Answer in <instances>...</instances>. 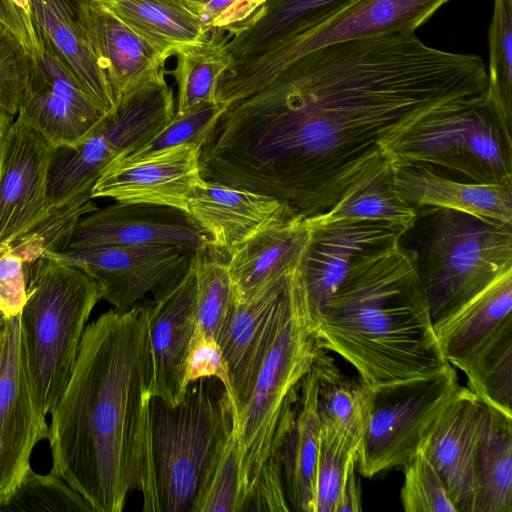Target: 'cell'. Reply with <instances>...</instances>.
Wrapping results in <instances>:
<instances>
[{
    "label": "cell",
    "instance_id": "obj_1",
    "mask_svg": "<svg viewBox=\"0 0 512 512\" xmlns=\"http://www.w3.org/2000/svg\"><path fill=\"white\" fill-rule=\"evenodd\" d=\"M487 86L480 56L429 46L414 31L328 44L224 104L200 148L201 176L309 218L389 176L415 126Z\"/></svg>",
    "mask_w": 512,
    "mask_h": 512
},
{
    "label": "cell",
    "instance_id": "obj_2",
    "mask_svg": "<svg viewBox=\"0 0 512 512\" xmlns=\"http://www.w3.org/2000/svg\"><path fill=\"white\" fill-rule=\"evenodd\" d=\"M146 307L112 309L86 326L71 377L50 411L51 473L93 512L123 511L140 488L151 397Z\"/></svg>",
    "mask_w": 512,
    "mask_h": 512
},
{
    "label": "cell",
    "instance_id": "obj_3",
    "mask_svg": "<svg viewBox=\"0 0 512 512\" xmlns=\"http://www.w3.org/2000/svg\"><path fill=\"white\" fill-rule=\"evenodd\" d=\"M321 349L351 364L373 391L450 364L436 339L417 251L395 241L359 257L316 317Z\"/></svg>",
    "mask_w": 512,
    "mask_h": 512
},
{
    "label": "cell",
    "instance_id": "obj_4",
    "mask_svg": "<svg viewBox=\"0 0 512 512\" xmlns=\"http://www.w3.org/2000/svg\"><path fill=\"white\" fill-rule=\"evenodd\" d=\"M234 426L232 401L215 377L190 382L175 406L150 397L142 443V511L197 512Z\"/></svg>",
    "mask_w": 512,
    "mask_h": 512
},
{
    "label": "cell",
    "instance_id": "obj_5",
    "mask_svg": "<svg viewBox=\"0 0 512 512\" xmlns=\"http://www.w3.org/2000/svg\"><path fill=\"white\" fill-rule=\"evenodd\" d=\"M304 253L288 275L287 299L279 328L251 397L235 419L244 501L263 463L281 449L293 425L301 383L321 349L304 279Z\"/></svg>",
    "mask_w": 512,
    "mask_h": 512
},
{
    "label": "cell",
    "instance_id": "obj_6",
    "mask_svg": "<svg viewBox=\"0 0 512 512\" xmlns=\"http://www.w3.org/2000/svg\"><path fill=\"white\" fill-rule=\"evenodd\" d=\"M27 267L21 338L30 386L46 416L71 377L86 323L102 298L96 281L75 265L41 257Z\"/></svg>",
    "mask_w": 512,
    "mask_h": 512
},
{
    "label": "cell",
    "instance_id": "obj_7",
    "mask_svg": "<svg viewBox=\"0 0 512 512\" xmlns=\"http://www.w3.org/2000/svg\"><path fill=\"white\" fill-rule=\"evenodd\" d=\"M511 128L486 90L415 126L394 148L393 167L436 166L470 182L512 187Z\"/></svg>",
    "mask_w": 512,
    "mask_h": 512
},
{
    "label": "cell",
    "instance_id": "obj_8",
    "mask_svg": "<svg viewBox=\"0 0 512 512\" xmlns=\"http://www.w3.org/2000/svg\"><path fill=\"white\" fill-rule=\"evenodd\" d=\"M417 255L420 279L435 323L512 267V226L434 208Z\"/></svg>",
    "mask_w": 512,
    "mask_h": 512
},
{
    "label": "cell",
    "instance_id": "obj_9",
    "mask_svg": "<svg viewBox=\"0 0 512 512\" xmlns=\"http://www.w3.org/2000/svg\"><path fill=\"white\" fill-rule=\"evenodd\" d=\"M174 114L173 91L163 68L121 97L82 145L57 149L49 176V206L91 192L114 160L147 143Z\"/></svg>",
    "mask_w": 512,
    "mask_h": 512
},
{
    "label": "cell",
    "instance_id": "obj_10",
    "mask_svg": "<svg viewBox=\"0 0 512 512\" xmlns=\"http://www.w3.org/2000/svg\"><path fill=\"white\" fill-rule=\"evenodd\" d=\"M450 0H356L315 28L269 53L232 64L221 76L216 99L226 103L246 94L293 59L335 42L414 31Z\"/></svg>",
    "mask_w": 512,
    "mask_h": 512
},
{
    "label": "cell",
    "instance_id": "obj_11",
    "mask_svg": "<svg viewBox=\"0 0 512 512\" xmlns=\"http://www.w3.org/2000/svg\"><path fill=\"white\" fill-rule=\"evenodd\" d=\"M458 386L456 369L449 365L430 377L374 391L356 470L371 478L413 458Z\"/></svg>",
    "mask_w": 512,
    "mask_h": 512
},
{
    "label": "cell",
    "instance_id": "obj_12",
    "mask_svg": "<svg viewBox=\"0 0 512 512\" xmlns=\"http://www.w3.org/2000/svg\"><path fill=\"white\" fill-rule=\"evenodd\" d=\"M56 151L18 112L0 144V256L46 216Z\"/></svg>",
    "mask_w": 512,
    "mask_h": 512
},
{
    "label": "cell",
    "instance_id": "obj_13",
    "mask_svg": "<svg viewBox=\"0 0 512 512\" xmlns=\"http://www.w3.org/2000/svg\"><path fill=\"white\" fill-rule=\"evenodd\" d=\"M193 255L170 245L104 246L50 253L75 265L98 284L101 298L117 311H127L147 293L166 295L185 275Z\"/></svg>",
    "mask_w": 512,
    "mask_h": 512
},
{
    "label": "cell",
    "instance_id": "obj_14",
    "mask_svg": "<svg viewBox=\"0 0 512 512\" xmlns=\"http://www.w3.org/2000/svg\"><path fill=\"white\" fill-rule=\"evenodd\" d=\"M48 436L49 426L28 378L20 314L4 317L0 360V508L31 468L34 447Z\"/></svg>",
    "mask_w": 512,
    "mask_h": 512
},
{
    "label": "cell",
    "instance_id": "obj_15",
    "mask_svg": "<svg viewBox=\"0 0 512 512\" xmlns=\"http://www.w3.org/2000/svg\"><path fill=\"white\" fill-rule=\"evenodd\" d=\"M36 29L38 46L32 54L35 68L19 112L53 147L75 149L98 129L108 111L83 89L49 39Z\"/></svg>",
    "mask_w": 512,
    "mask_h": 512
},
{
    "label": "cell",
    "instance_id": "obj_16",
    "mask_svg": "<svg viewBox=\"0 0 512 512\" xmlns=\"http://www.w3.org/2000/svg\"><path fill=\"white\" fill-rule=\"evenodd\" d=\"M207 244V236L185 211L163 205L116 201L82 216L65 251L104 246L170 245L194 255Z\"/></svg>",
    "mask_w": 512,
    "mask_h": 512
},
{
    "label": "cell",
    "instance_id": "obj_17",
    "mask_svg": "<svg viewBox=\"0 0 512 512\" xmlns=\"http://www.w3.org/2000/svg\"><path fill=\"white\" fill-rule=\"evenodd\" d=\"M512 267L454 312L433 323L441 352L469 375L484 359L512 345Z\"/></svg>",
    "mask_w": 512,
    "mask_h": 512
},
{
    "label": "cell",
    "instance_id": "obj_18",
    "mask_svg": "<svg viewBox=\"0 0 512 512\" xmlns=\"http://www.w3.org/2000/svg\"><path fill=\"white\" fill-rule=\"evenodd\" d=\"M200 147L182 144L135 161L114 160L95 182L91 198L149 203L186 212L187 203L204 180Z\"/></svg>",
    "mask_w": 512,
    "mask_h": 512
},
{
    "label": "cell",
    "instance_id": "obj_19",
    "mask_svg": "<svg viewBox=\"0 0 512 512\" xmlns=\"http://www.w3.org/2000/svg\"><path fill=\"white\" fill-rule=\"evenodd\" d=\"M305 224L308 239L303 258L304 279L316 317L359 257L401 241L406 233L391 223L368 219Z\"/></svg>",
    "mask_w": 512,
    "mask_h": 512
},
{
    "label": "cell",
    "instance_id": "obj_20",
    "mask_svg": "<svg viewBox=\"0 0 512 512\" xmlns=\"http://www.w3.org/2000/svg\"><path fill=\"white\" fill-rule=\"evenodd\" d=\"M290 271L253 301L240 302L234 298L217 338L230 376L235 419L251 397L260 368L279 328Z\"/></svg>",
    "mask_w": 512,
    "mask_h": 512
},
{
    "label": "cell",
    "instance_id": "obj_21",
    "mask_svg": "<svg viewBox=\"0 0 512 512\" xmlns=\"http://www.w3.org/2000/svg\"><path fill=\"white\" fill-rule=\"evenodd\" d=\"M145 307L152 360L151 397L175 406L186 391V363L196 329V281L191 265L166 295Z\"/></svg>",
    "mask_w": 512,
    "mask_h": 512
},
{
    "label": "cell",
    "instance_id": "obj_22",
    "mask_svg": "<svg viewBox=\"0 0 512 512\" xmlns=\"http://www.w3.org/2000/svg\"><path fill=\"white\" fill-rule=\"evenodd\" d=\"M484 408L472 391L459 385L420 448L443 480L458 512H472Z\"/></svg>",
    "mask_w": 512,
    "mask_h": 512
},
{
    "label": "cell",
    "instance_id": "obj_23",
    "mask_svg": "<svg viewBox=\"0 0 512 512\" xmlns=\"http://www.w3.org/2000/svg\"><path fill=\"white\" fill-rule=\"evenodd\" d=\"M186 213L227 260L257 232L297 216L270 196L207 181L195 189Z\"/></svg>",
    "mask_w": 512,
    "mask_h": 512
},
{
    "label": "cell",
    "instance_id": "obj_24",
    "mask_svg": "<svg viewBox=\"0 0 512 512\" xmlns=\"http://www.w3.org/2000/svg\"><path fill=\"white\" fill-rule=\"evenodd\" d=\"M392 190L411 206L463 212L483 221L512 226V187L461 182L426 165L392 168Z\"/></svg>",
    "mask_w": 512,
    "mask_h": 512
},
{
    "label": "cell",
    "instance_id": "obj_25",
    "mask_svg": "<svg viewBox=\"0 0 512 512\" xmlns=\"http://www.w3.org/2000/svg\"><path fill=\"white\" fill-rule=\"evenodd\" d=\"M304 219L294 216L262 229L228 258L237 301L250 302L262 296L297 264L308 239Z\"/></svg>",
    "mask_w": 512,
    "mask_h": 512
},
{
    "label": "cell",
    "instance_id": "obj_26",
    "mask_svg": "<svg viewBox=\"0 0 512 512\" xmlns=\"http://www.w3.org/2000/svg\"><path fill=\"white\" fill-rule=\"evenodd\" d=\"M79 22L103 65L115 103L163 69L169 58L94 0Z\"/></svg>",
    "mask_w": 512,
    "mask_h": 512
},
{
    "label": "cell",
    "instance_id": "obj_27",
    "mask_svg": "<svg viewBox=\"0 0 512 512\" xmlns=\"http://www.w3.org/2000/svg\"><path fill=\"white\" fill-rule=\"evenodd\" d=\"M355 1L268 0L247 22L227 37L232 64L269 53L315 28Z\"/></svg>",
    "mask_w": 512,
    "mask_h": 512
},
{
    "label": "cell",
    "instance_id": "obj_28",
    "mask_svg": "<svg viewBox=\"0 0 512 512\" xmlns=\"http://www.w3.org/2000/svg\"><path fill=\"white\" fill-rule=\"evenodd\" d=\"M168 57L214 30L199 0H94Z\"/></svg>",
    "mask_w": 512,
    "mask_h": 512
},
{
    "label": "cell",
    "instance_id": "obj_29",
    "mask_svg": "<svg viewBox=\"0 0 512 512\" xmlns=\"http://www.w3.org/2000/svg\"><path fill=\"white\" fill-rule=\"evenodd\" d=\"M325 351L320 349L314 361L320 430L344 441L358 456L371 418L374 391L359 377L345 375Z\"/></svg>",
    "mask_w": 512,
    "mask_h": 512
},
{
    "label": "cell",
    "instance_id": "obj_30",
    "mask_svg": "<svg viewBox=\"0 0 512 512\" xmlns=\"http://www.w3.org/2000/svg\"><path fill=\"white\" fill-rule=\"evenodd\" d=\"M318 371L304 377L291 429L280 449L286 495L291 510L314 512V476L320 441L317 414Z\"/></svg>",
    "mask_w": 512,
    "mask_h": 512
},
{
    "label": "cell",
    "instance_id": "obj_31",
    "mask_svg": "<svg viewBox=\"0 0 512 512\" xmlns=\"http://www.w3.org/2000/svg\"><path fill=\"white\" fill-rule=\"evenodd\" d=\"M36 26L77 78L83 89L106 111L115 102L106 72L83 25L47 0H30Z\"/></svg>",
    "mask_w": 512,
    "mask_h": 512
},
{
    "label": "cell",
    "instance_id": "obj_32",
    "mask_svg": "<svg viewBox=\"0 0 512 512\" xmlns=\"http://www.w3.org/2000/svg\"><path fill=\"white\" fill-rule=\"evenodd\" d=\"M472 512H512V418L486 405L475 458Z\"/></svg>",
    "mask_w": 512,
    "mask_h": 512
},
{
    "label": "cell",
    "instance_id": "obj_33",
    "mask_svg": "<svg viewBox=\"0 0 512 512\" xmlns=\"http://www.w3.org/2000/svg\"><path fill=\"white\" fill-rule=\"evenodd\" d=\"M214 29L201 43L179 50L172 71L177 84L175 114H183L202 103L216 102L221 76L233 63L227 49V37Z\"/></svg>",
    "mask_w": 512,
    "mask_h": 512
},
{
    "label": "cell",
    "instance_id": "obj_34",
    "mask_svg": "<svg viewBox=\"0 0 512 512\" xmlns=\"http://www.w3.org/2000/svg\"><path fill=\"white\" fill-rule=\"evenodd\" d=\"M190 265L196 281V330L217 341L235 298L227 259L207 244Z\"/></svg>",
    "mask_w": 512,
    "mask_h": 512
},
{
    "label": "cell",
    "instance_id": "obj_35",
    "mask_svg": "<svg viewBox=\"0 0 512 512\" xmlns=\"http://www.w3.org/2000/svg\"><path fill=\"white\" fill-rule=\"evenodd\" d=\"M390 177L375 179L342 198L324 213L305 218L309 224H325L342 219H368L391 223L405 232L417 220L415 208L402 200L390 186Z\"/></svg>",
    "mask_w": 512,
    "mask_h": 512
},
{
    "label": "cell",
    "instance_id": "obj_36",
    "mask_svg": "<svg viewBox=\"0 0 512 512\" xmlns=\"http://www.w3.org/2000/svg\"><path fill=\"white\" fill-rule=\"evenodd\" d=\"M488 39L487 93L512 121V0H494Z\"/></svg>",
    "mask_w": 512,
    "mask_h": 512
},
{
    "label": "cell",
    "instance_id": "obj_37",
    "mask_svg": "<svg viewBox=\"0 0 512 512\" xmlns=\"http://www.w3.org/2000/svg\"><path fill=\"white\" fill-rule=\"evenodd\" d=\"M0 512H93L85 499L61 477L30 468Z\"/></svg>",
    "mask_w": 512,
    "mask_h": 512
},
{
    "label": "cell",
    "instance_id": "obj_38",
    "mask_svg": "<svg viewBox=\"0 0 512 512\" xmlns=\"http://www.w3.org/2000/svg\"><path fill=\"white\" fill-rule=\"evenodd\" d=\"M224 109V105L216 101L202 103L183 114H174L171 121L147 143L116 160L135 161L182 144L201 148Z\"/></svg>",
    "mask_w": 512,
    "mask_h": 512
},
{
    "label": "cell",
    "instance_id": "obj_39",
    "mask_svg": "<svg viewBox=\"0 0 512 512\" xmlns=\"http://www.w3.org/2000/svg\"><path fill=\"white\" fill-rule=\"evenodd\" d=\"M402 468L400 500L406 512H458L443 480L421 450Z\"/></svg>",
    "mask_w": 512,
    "mask_h": 512
},
{
    "label": "cell",
    "instance_id": "obj_40",
    "mask_svg": "<svg viewBox=\"0 0 512 512\" xmlns=\"http://www.w3.org/2000/svg\"><path fill=\"white\" fill-rule=\"evenodd\" d=\"M34 68L31 53L0 21V109L13 117L28 95Z\"/></svg>",
    "mask_w": 512,
    "mask_h": 512
},
{
    "label": "cell",
    "instance_id": "obj_41",
    "mask_svg": "<svg viewBox=\"0 0 512 512\" xmlns=\"http://www.w3.org/2000/svg\"><path fill=\"white\" fill-rule=\"evenodd\" d=\"M240 473L239 446L233 429L206 486L197 512H242L244 493Z\"/></svg>",
    "mask_w": 512,
    "mask_h": 512
},
{
    "label": "cell",
    "instance_id": "obj_42",
    "mask_svg": "<svg viewBox=\"0 0 512 512\" xmlns=\"http://www.w3.org/2000/svg\"><path fill=\"white\" fill-rule=\"evenodd\" d=\"M353 451L344 441L320 430L314 476V512H334L347 461Z\"/></svg>",
    "mask_w": 512,
    "mask_h": 512
},
{
    "label": "cell",
    "instance_id": "obj_43",
    "mask_svg": "<svg viewBox=\"0 0 512 512\" xmlns=\"http://www.w3.org/2000/svg\"><path fill=\"white\" fill-rule=\"evenodd\" d=\"M243 511H291L280 450L261 466L246 494Z\"/></svg>",
    "mask_w": 512,
    "mask_h": 512
},
{
    "label": "cell",
    "instance_id": "obj_44",
    "mask_svg": "<svg viewBox=\"0 0 512 512\" xmlns=\"http://www.w3.org/2000/svg\"><path fill=\"white\" fill-rule=\"evenodd\" d=\"M215 377L226 387L232 401L228 367L217 341L195 329L186 363L185 384L200 378Z\"/></svg>",
    "mask_w": 512,
    "mask_h": 512
},
{
    "label": "cell",
    "instance_id": "obj_45",
    "mask_svg": "<svg viewBox=\"0 0 512 512\" xmlns=\"http://www.w3.org/2000/svg\"><path fill=\"white\" fill-rule=\"evenodd\" d=\"M28 267L16 255L0 256V314L13 317L21 313L27 299Z\"/></svg>",
    "mask_w": 512,
    "mask_h": 512
},
{
    "label": "cell",
    "instance_id": "obj_46",
    "mask_svg": "<svg viewBox=\"0 0 512 512\" xmlns=\"http://www.w3.org/2000/svg\"><path fill=\"white\" fill-rule=\"evenodd\" d=\"M268 0H210L204 7L213 29L231 34Z\"/></svg>",
    "mask_w": 512,
    "mask_h": 512
},
{
    "label": "cell",
    "instance_id": "obj_47",
    "mask_svg": "<svg viewBox=\"0 0 512 512\" xmlns=\"http://www.w3.org/2000/svg\"><path fill=\"white\" fill-rule=\"evenodd\" d=\"M356 463L357 455L353 454L347 461L334 512L362 511L361 489L356 475Z\"/></svg>",
    "mask_w": 512,
    "mask_h": 512
},
{
    "label": "cell",
    "instance_id": "obj_48",
    "mask_svg": "<svg viewBox=\"0 0 512 512\" xmlns=\"http://www.w3.org/2000/svg\"><path fill=\"white\" fill-rule=\"evenodd\" d=\"M0 21L8 27L31 53V41L24 22L10 0H0Z\"/></svg>",
    "mask_w": 512,
    "mask_h": 512
},
{
    "label": "cell",
    "instance_id": "obj_49",
    "mask_svg": "<svg viewBox=\"0 0 512 512\" xmlns=\"http://www.w3.org/2000/svg\"><path fill=\"white\" fill-rule=\"evenodd\" d=\"M20 14L31 41V55L38 46V33L30 9V0H10Z\"/></svg>",
    "mask_w": 512,
    "mask_h": 512
},
{
    "label": "cell",
    "instance_id": "obj_50",
    "mask_svg": "<svg viewBox=\"0 0 512 512\" xmlns=\"http://www.w3.org/2000/svg\"><path fill=\"white\" fill-rule=\"evenodd\" d=\"M67 16L79 21L84 8L91 0H47Z\"/></svg>",
    "mask_w": 512,
    "mask_h": 512
},
{
    "label": "cell",
    "instance_id": "obj_51",
    "mask_svg": "<svg viewBox=\"0 0 512 512\" xmlns=\"http://www.w3.org/2000/svg\"><path fill=\"white\" fill-rule=\"evenodd\" d=\"M14 117L0 109V144L6 136Z\"/></svg>",
    "mask_w": 512,
    "mask_h": 512
},
{
    "label": "cell",
    "instance_id": "obj_52",
    "mask_svg": "<svg viewBox=\"0 0 512 512\" xmlns=\"http://www.w3.org/2000/svg\"><path fill=\"white\" fill-rule=\"evenodd\" d=\"M4 338V317L0 314V349L3 344Z\"/></svg>",
    "mask_w": 512,
    "mask_h": 512
},
{
    "label": "cell",
    "instance_id": "obj_53",
    "mask_svg": "<svg viewBox=\"0 0 512 512\" xmlns=\"http://www.w3.org/2000/svg\"><path fill=\"white\" fill-rule=\"evenodd\" d=\"M1 350H2V347H1V349H0V360H1Z\"/></svg>",
    "mask_w": 512,
    "mask_h": 512
}]
</instances>
